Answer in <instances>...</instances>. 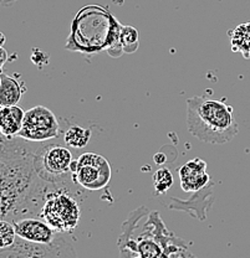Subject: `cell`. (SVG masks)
I'll use <instances>...</instances> for the list:
<instances>
[{
  "label": "cell",
  "mask_w": 250,
  "mask_h": 258,
  "mask_svg": "<svg viewBox=\"0 0 250 258\" xmlns=\"http://www.w3.org/2000/svg\"><path fill=\"white\" fill-rule=\"evenodd\" d=\"M122 26L107 8L86 5L72 20L65 50L85 55L107 51L112 57H120L125 53L120 44Z\"/></svg>",
  "instance_id": "cell-1"
},
{
  "label": "cell",
  "mask_w": 250,
  "mask_h": 258,
  "mask_svg": "<svg viewBox=\"0 0 250 258\" xmlns=\"http://www.w3.org/2000/svg\"><path fill=\"white\" fill-rule=\"evenodd\" d=\"M187 127L193 137L209 144L229 143L239 132L233 107L204 96L187 99Z\"/></svg>",
  "instance_id": "cell-2"
},
{
  "label": "cell",
  "mask_w": 250,
  "mask_h": 258,
  "mask_svg": "<svg viewBox=\"0 0 250 258\" xmlns=\"http://www.w3.org/2000/svg\"><path fill=\"white\" fill-rule=\"evenodd\" d=\"M75 184L76 182L56 185L47 194L40 211V219L61 235L72 232L81 219V208L74 195Z\"/></svg>",
  "instance_id": "cell-3"
},
{
  "label": "cell",
  "mask_w": 250,
  "mask_h": 258,
  "mask_svg": "<svg viewBox=\"0 0 250 258\" xmlns=\"http://www.w3.org/2000/svg\"><path fill=\"white\" fill-rule=\"evenodd\" d=\"M34 169L36 175L50 184L60 185L75 182L71 173L72 153L65 145L44 142L34 153Z\"/></svg>",
  "instance_id": "cell-4"
},
{
  "label": "cell",
  "mask_w": 250,
  "mask_h": 258,
  "mask_svg": "<svg viewBox=\"0 0 250 258\" xmlns=\"http://www.w3.org/2000/svg\"><path fill=\"white\" fill-rule=\"evenodd\" d=\"M74 181L82 189L97 191L111 181V164L96 153H83L71 164Z\"/></svg>",
  "instance_id": "cell-5"
},
{
  "label": "cell",
  "mask_w": 250,
  "mask_h": 258,
  "mask_svg": "<svg viewBox=\"0 0 250 258\" xmlns=\"http://www.w3.org/2000/svg\"><path fill=\"white\" fill-rule=\"evenodd\" d=\"M0 258H77V254L71 242L58 233L54 242L47 244L17 237L14 244L0 248Z\"/></svg>",
  "instance_id": "cell-6"
},
{
  "label": "cell",
  "mask_w": 250,
  "mask_h": 258,
  "mask_svg": "<svg viewBox=\"0 0 250 258\" xmlns=\"http://www.w3.org/2000/svg\"><path fill=\"white\" fill-rule=\"evenodd\" d=\"M60 131V123L54 112L44 106H36L25 112L18 137L33 143H44L58 138Z\"/></svg>",
  "instance_id": "cell-7"
},
{
  "label": "cell",
  "mask_w": 250,
  "mask_h": 258,
  "mask_svg": "<svg viewBox=\"0 0 250 258\" xmlns=\"http://www.w3.org/2000/svg\"><path fill=\"white\" fill-rule=\"evenodd\" d=\"M13 224H14L18 237L33 242V243H51L58 236V232H55L40 217H25V219L15 220Z\"/></svg>",
  "instance_id": "cell-8"
},
{
  "label": "cell",
  "mask_w": 250,
  "mask_h": 258,
  "mask_svg": "<svg viewBox=\"0 0 250 258\" xmlns=\"http://www.w3.org/2000/svg\"><path fill=\"white\" fill-rule=\"evenodd\" d=\"M181 186L185 192H197L204 189L211 181L207 173V163L201 158L187 161L178 170Z\"/></svg>",
  "instance_id": "cell-9"
},
{
  "label": "cell",
  "mask_w": 250,
  "mask_h": 258,
  "mask_svg": "<svg viewBox=\"0 0 250 258\" xmlns=\"http://www.w3.org/2000/svg\"><path fill=\"white\" fill-rule=\"evenodd\" d=\"M36 145L19 137L9 138L0 132V160L12 161L34 157Z\"/></svg>",
  "instance_id": "cell-10"
},
{
  "label": "cell",
  "mask_w": 250,
  "mask_h": 258,
  "mask_svg": "<svg viewBox=\"0 0 250 258\" xmlns=\"http://www.w3.org/2000/svg\"><path fill=\"white\" fill-rule=\"evenodd\" d=\"M25 112L19 106H8L0 108V132L5 137L14 138L21 131Z\"/></svg>",
  "instance_id": "cell-11"
},
{
  "label": "cell",
  "mask_w": 250,
  "mask_h": 258,
  "mask_svg": "<svg viewBox=\"0 0 250 258\" xmlns=\"http://www.w3.org/2000/svg\"><path fill=\"white\" fill-rule=\"evenodd\" d=\"M23 93L24 88L18 80L3 72L0 74V104L3 107L18 106Z\"/></svg>",
  "instance_id": "cell-12"
},
{
  "label": "cell",
  "mask_w": 250,
  "mask_h": 258,
  "mask_svg": "<svg viewBox=\"0 0 250 258\" xmlns=\"http://www.w3.org/2000/svg\"><path fill=\"white\" fill-rule=\"evenodd\" d=\"M230 48L233 52L241 53L244 58H250V21L239 24L229 31Z\"/></svg>",
  "instance_id": "cell-13"
},
{
  "label": "cell",
  "mask_w": 250,
  "mask_h": 258,
  "mask_svg": "<svg viewBox=\"0 0 250 258\" xmlns=\"http://www.w3.org/2000/svg\"><path fill=\"white\" fill-rule=\"evenodd\" d=\"M91 136H92L91 129L71 124L64 133V142L67 147L74 148V149H81L88 144Z\"/></svg>",
  "instance_id": "cell-14"
},
{
  "label": "cell",
  "mask_w": 250,
  "mask_h": 258,
  "mask_svg": "<svg viewBox=\"0 0 250 258\" xmlns=\"http://www.w3.org/2000/svg\"><path fill=\"white\" fill-rule=\"evenodd\" d=\"M120 44L125 53H133L139 47L138 31L133 26H122L120 35Z\"/></svg>",
  "instance_id": "cell-15"
},
{
  "label": "cell",
  "mask_w": 250,
  "mask_h": 258,
  "mask_svg": "<svg viewBox=\"0 0 250 258\" xmlns=\"http://www.w3.org/2000/svg\"><path fill=\"white\" fill-rule=\"evenodd\" d=\"M173 185V175L169 169L161 168L153 175V186H155L157 194H166Z\"/></svg>",
  "instance_id": "cell-16"
},
{
  "label": "cell",
  "mask_w": 250,
  "mask_h": 258,
  "mask_svg": "<svg viewBox=\"0 0 250 258\" xmlns=\"http://www.w3.org/2000/svg\"><path fill=\"white\" fill-rule=\"evenodd\" d=\"M17 231L14 224L9 220H0V248H7L17 241Z\"/></svg>",
  "instance_id": "cell-17"
},
{
  "label": "cell",
  "mask_w": 250,
  "mask_h": 258,
  "mask_svg": "<svg viewBox=\"0 0 250 258\" xmlns=\"http://www.w3.org/2000/svg\"><path fill=\"white\" fill-rule=\"evenodd\" d=\"M8 60H9V56H8L7 50H5L3 46H0V74H2L3 67H4L5 63H7Z\"/></svg>",
  "instance_id": "cell-18"
},
{
  "label": "cell",
  "mask_w": 250,
  "mask_h": 258,
  "mask_svg": "<svg viewBox=\"0 0 250 258\" xmlns=\"http://www.w3.org/2000/svg\"><path fill=\"white\" fill-rule=\"evenodd\" d=\"M15 2H18V0H0V5H9Z\"/></svg>",
  "instance_id": "cell-19"
},
{
  "label": "cell",
  "mask_w": 250,
  "mask_h": 258,
  "mask_svg": "<svg viewBox=\"0 0 250 258\" xmlns=\"http://www.w3.org/2000/svg\"><path fill=\"white\" fill-rule=\"evenodd\" d=\"M5 41H7V37H5V35L3 32H0V46H4Z\"/></svg>",
  "instance_id": "cell-20"
},
{
  "label": "cell",
  "mask_w": 250,
  "mask_h": 258,
  "mask_svg": "<svg viewBox=\"0 0 250 258\" xmlns=\"http://www.w3.org/2000/svg\"><path fill=\"white\" fill-rule=\"evenodd\" d=\"M2 107H3V106H2V104H0V108H2Z\"/></svg>",
  "instance_id": "cell-21"
}]
</instances>
